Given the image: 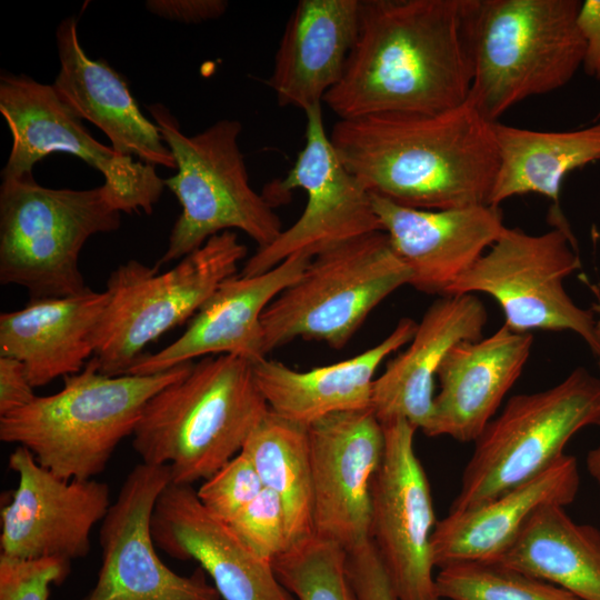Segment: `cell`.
<instances>
[{
    "label": "cell",
    "mask_w": 600,
    "mask_h": 600,
    "mask_svg": "<svg viewBox=\"0 0 600 600\" xmlns=\"http://www.w3.org/2000/svg\"><path fill=\"white\" fill-rule=\"evenodd\" d=\"M60 69L52 83L60 99L82 120L98 127L120 156L177 169L158 126L140 111L124 79L103 59L82 49L77 19H63L56 31Z\"/></svg>",
    "instance_id": "obj_23"
},
{
    "label": "cell",
    "mask_w": 600,
    "mask_h": 600,
    "mask_svg": "<svg viewBox=\"0 0 600 600\" xmlns=\"http://www.w3.org/2000/svg\"><path fill=\"white\" fill-rule=\"evenodd\" d=\"M149 12L186 24L202 23L221 17L228 8L224 0H148Z\"/></svg>",
    "instance_id": "obj_37"
},
{
    "label": "cell",
    "mask_w": 600,
    "mask_h": 600,
    "mask_svg": "<svg viewBox=\"0 0 600 600\" xmlns=\"http://www.w3.org/2000/svg\"><path fill=\"white\" fill-rule=\"evenodd\" d=\"M361 0H300L280 40L268 80L280 107L321 104L346 70L359 30Z\"/></svg>",
    "instance_id": "obj_24"
},
{
    "label": "cell",
    "mask_w": 600,
    "mask_h": 600,
    "mask_svg": "<svg viewBox=\"0 0 600 600\" xmlns=\"http://www.w3.org/2000/svg\"><path fill=\"white\" fill-rule=\"evenodd\" d=\"M228 524L247 547L266 560L272 561L290 547L283 503L267 488Z\"/></svg>",
    "instance_id": "obj_34"
},
{
    "label": "cell",
    "mask_w": 600,
    "mask_h": 600,
    "mask_svg": "<svg viewBox=\"0 0 600 600\" xmlns=\"http://www.w3.org/2000/svg\"><path fill=\"white\" fill-rule=\"evenodd\" d=\"M370 197L382 231L410 270L409 284L429 294L444 296L506 228L500 207L423 210Z\"/></svg>",
    "instance_id": "obj_19"
},
{
    "label": "cell",
    "mask_w": 600,
    "mask_h": 600,
    "mask_svg": "<svg viewBox=\"0 0 600 600\" xmlns=\"http://www.w3.org/2000/svg\"><path fill=\"white\" fill-rule=\"evenodd\" d=\"M410 280V270L383 231L317 254L266 308L261 318L266 356L298 338L343 348L368 314Z\"/></svg>",
    "instance_id": "obj_9"
},
{
    "label": "cell",
    "mask_w": 600,
    "mask_h": 600,
    "mask_svg": "<svg viewBox=\"0 0 600 600\" xmlns=\"http://www.w3.org/2000/svg\"><path fill=\"white\" fill-rule=\"evenodd\" d=\"M599 116H600V112H599Z\"/></svg>",
    "instance_id": "obj_42"
},
{
    "label": "cell",
    "mask_w": 600,
    "mask_h": 600,
    "mask_svg": "<svg viewBox=\"0 0 600 600\" xmlns=\"http://www.w3.org/2000/svg\"><path fill=\"white\" fill-rule=\"evenodd\" d=\"M586 463L589 473L600 487V446L588 453Z\"/></svg>",
    "instance_id": "obj_40"
},
{
    "label": "cell",
    "mask_w": 600,
    "mask_h": 600,
    "mask_svg": "<svg viewBox=\"0 0 600 600\" xmlns=\"http://www.w3.org/2000/svg\"><path fill=\"white\" fill-rule=\"evenodd\" d=\"M487 321L484 304L473 293L442 296L432 302L408 348L373 381L370 408L379 421L406 419L426 433L443 358L461 341L480 340Z\"/></svg>",
    "instance_id": "obj_22"
},
{
    "label": "cell",
    "mask_w": 600,
    "mask_h": 600,
    "mask_svg": "<svg viewBox=\"0 0 600 600\" xmlns=\"http://www.w3.org/2000/svg\"><path fill=\"white\" fill-rule=\"evenodd\" d=\"M436 587L447 600H580L551 582L493 562L446 566L436 576Z\"/></svg>",
    "instance_id": "obj_31"
},
{
    "label": "cell",
    "mask_w": 600,
    "mask_h": 600,
    "mask_svg": "<svg viewBox=\"0 0 600 600\" xmlns=\"http://www.w3.org/2000/svg\"><path fill=\"white\" fill-rule=\"evenodd\" d=\"M193 361L149 376H106L92 358L63 378L57 393L36 397L0 417V440L27 448L63 479L102 473L119 443L132 436L149 399L184 377Z\"/></svg>",
    "instance_id": "obj_4"
},
{
    "label": "cell",
    "mask_w": 600,
    "mask_h": 600,
    "mask_svg": "<svg viewBox=\"0 0 600 600\" xmlns=\"http://www.w3.org/2000/svg\"><path fill=\"white\" fill-rule=\"evenodd\" d=\"M70 570L71 562L62 559L0 554V600H48L51 584H61Z\"/></svg>",
    "instance_id": "obj_35"
},
{
    "label": "cell",
    "mask_w": 600,
    "mask_h": 600,
    "mask_svg": "<svg viewBox=\"0 0 600 600\" xmlns=\"http://www.w3.org/2000/svg\"><path fill=\"white\" fill-rule=\"evenodd\" d=\"M532 344L530 332L503 324L487 338L453 346L437 373L440 390L424 434L474 442L520 377Z\"/></svg>",
    "instance_id": "obj_21"
},
{
    "label": "cell",
    "mask_w": 600,
    "mask_h": 600,
    "mask_svg": "<svg viewBox=\"0 0 600 600\" xmlns=\"http://www.w3.org/2000/svg\"><path fill=\"white\" fill-rule=\"evenodd\" d=\"M464 10L466 0H361L344 73L323 102L340 119L464 103L472 81Z\"/></svg>",
    "instance_id": "obj_1"
},
{
    "label": "cell",
    "mask_w": 600,
    "mask_h": 600,
    "mask_svg": "<svg viewBox=\"0 0 600 600\" xmlns=\"http://www.w3.org/2000/svg\"><path fill=\"white\" fill-rule=\"evenodd\" d=\"M577 26L584 44L582 67L590 77L600 80V0L581 2Z\"/></svg>",
    "instance_id": "obj_39"
},
{
    "label": "cell",
    "mask_w": 600,
    "mask_h": 600,
    "mask_svg": "<svg viewBox=\"0 0 600 600\" xmlns=\"http://www.w3.org/2000/svg\"><path fill=\"white\" fill-rule=\"evenodd\" d=\"M280 583L298 600H354L347 572V551L311 536L292 543L272 561Z\"/></svg>",
    "instance_id": "obj_32"
},
{
    "label": "cell",
    "mask_w": 600,
    "mask_h": 600,
    "mask_svg": "<svg viewBox=\"0 0 600 600\" xmlns=\"http://www.w3.org/2000/svg\"><path fill=\"white\" fill-rule=\"evenodd\" d=\"M579 0H466L472 62L468 100L490 122L566 86L582 67Z\"/></svg>",
    "instance_id": "obj_5"
},
{
    "label": "cell",
    "mask_w": 600,
    "mask_h": 600,
    "mask_svg": "<svg viewBox=\"0 0 600 600\" xmlns=\"http://www.w3.org/2000/svg\"><path fill=\"white\" fill-rule=\"evenodd\" d=\"M311 259L297 254L267 272L226 279L177 340L154 353L142 354L126 374H156L208 354H233L252 363L266 358L262 314Z\"/></svg>",
    "instance_id": "obj_20"
},
{
    "label": "cell",
    "mask_w": 600,
    "mask_h": 600,
    "mask_svg": "<svg viewBox=\"0 0 600 600\" xmlns=\"http://www.w3.org/2000/svg\"><path fill=\"white\" fill-rule=\"evenodd\" d=\"M154 543L178 560H196L223 600H293L272 563L257 556L231 527L213 517L189 484L170 482L151 519Z\"/></svg>",
    "instance_id": "obj_18"
},
{
    "label": "cell",
    "mask_w": 600,
    "mask_h": 600,
    "mask_svg": "<svg viewBox=\"0 0 600 600\" xmlns=\"http://www.w3.org/2000/svg\"><path fill=\"white\" fill-rule=\"evenodd\" d=\"M147 109L174 158L177 173L164 179V184L181 206L168 248L156 266L182 259L229 229L244 232L258 249L273 242L283 230L282 223L273 204L250 186L239 147L240 121L218 120L188 137L162 103Z\"/></svg>",
    "instance_id": "obj_6"
},
{
    "label": "cell",
    "mask_w": 600,
    "mask_h": 600,
    "mask_svg": "<svg viewBox=\"0 0 600 600\" xmlns=\"http://www.w3.org/2000/svg\"><path fill=\"white\" fill-rule=\"evenodd\" d=\"M313 532L349 551L370 540L371 483L383 457L382 423L371 408L308 426Z\"/></svg>",
    "instance_id": "obj_17"
},
{
    "label": "cell",
    "mask_w": 600,
    "mask_h": 600,
    "mask_svg": "<svg viewBox=\"0 0 600 600\" xmlns=\"http://www.w3.org/2000/svg\"><path fill=\"white\" fill-rule=\"evenodd\" d=\"M580 487L578 461L562 454L551 466L498 498L437 521L431 536L439 569L466 561L494 562L513 543L528 519L547 504L566 507Z\"/></svg>",
    "instance_id": "obj_25"
},
{
    "label": "cell",
    "mask_w": 600,
    "mask_h": 600,
    "mask_svg": "<svg viewBox=\"0 0 600 600\" xmlns=\"http://www.w3.org/2000/svg\"><path fill=\"white\" fill-rule=\"evenodd\" d=\"M33 389L22 362L0 356V417L30 403Z\"/></svg>",
    "instance_id": "obj_38"
},
{
    "label": "cell",
    "mask_w": 600,
    "mask_h": 600,
    "mask_svg": "<svg viewBox=\"0 0 600 600\" xmlns=\"http://www.w3.org/2000/svg\"><path fill=\"white\" fill-rule=\"evenodd\" d=\"M240 452L253 464L263 488L282 501L290 546L313 536L308 426L269 409Z\"/></svg>",
    "instance_id": "obj_30"
},
{
    "label": "cell",
    "mask_w": 600,
    "mask_h": 600,
    "mask_svg": "<svg viewBox=\"0 0 600 600\" xmlns=\"http://www.w3.org/2000/svg\"><path fill=\"white\" fill-rule=\"evenodd\" d=\"M171 482L169 466L143 462L126 477L99 530L101 567L82 600H219L203 569L181 576L156 552L151 519L156 502Z\"/></svg>",
    "instance_id": "obj_15"
},
{
    "label": "cell",
    "mask_w": 600,
    "mask_h": 600,
    "mask_svg": "<svg viewBox=\"0 0 600 600\" xmlns=\"http://www.w3.org/2000/svg\"><path fill=\"white\" fill-rule=\"evenodd\" d=\"M121 212L102 186L53 189L33 174L3 179L0 187V283L23 287L30 301L91 290L79 268L87 240L116 231Z\"/></svg>",
    "instance_id": "obj_7"
},
{
    "label": "cell",
    "mask_w": 600,
    "mask_h": 600,
    "mask_svg": "<svg viewBox=\"0 0 600 600\" xmlns=\"http://www.w3.org/2000/svg\"><path fill=\"white\" fill-rule=\"evenodd\" d=\"M551 222L554 228L541 234L506 227L444 296L489 294L510 330L572 331L598 358L593 311L578 307L563 287V280L580 268L573 234L561 212L551 213Z\"/></svg>",
    "instance_id": "obj_11"
},
{
    "label": "cell",
    "mask_w": 600,
    "mask_h": 600,
    "mask_svg": "<svg viewBox=\"0 0 600 600\" xmlns=\"http://www.w3.org/2000/svg\"><path fill=\"white\" fill-rule=\"evenodd\" d=\"M306 143L287 176L262 193L272 204L293 189H302V214L269 246L244 262L242 277L269 271L292 256L317 254L357 237L382 231L370 193L340 161L327 136L321 104L304 110Z\"/></svg>",
    "instance_id": "obj_13"
},
{
    "label": "cell",
    "mask_w": 600,
    "mask_h": 600,
    "mask_svg": "<svg viewBox=\"0 0 600 600\" xmlns=\"http://www.w3.org/2000/svg\"><path fill=\"white\" fill-rule=\"evenodd\" d=\"M493 563L551 582L580 600H600V530L558 504L539 508Z\"/></svg>",
    "instance_id": "obj_29"
},
{
    "label": "cell",
    "mask_w": 600,
    "mask_h": 600,
    "mask_svg": "<svg viewBox=\"0 0 600 600\" xmlns=\"http://www.w3.org/2000/svg\"><path fill=\"white\" fill-rule=\"evenodd\" d=\"M347 572L354 600H398L371 539L347 551Z\"/></svg>",
    "instance_id": "obj_36"
},
{
    "label": "cell",
    "mask_w": 600,
    "mask_h": 600,
    "mask_svg": "<svg viewBox=\"0 0 600 600\" xmlns=\"http://www.w3.org/2000/svg\"><path fill=\"white\" fill-rule=\"evenodd\" d=\"M384 451L371 483L370 539L398 600H441L431 536L437 524L429 481L406 419L382 423Z\"/></svg>",
    "instance_id": "obj_14"
},
{
    "label": "cell",
    "mask_w": 600,
    "mask_h": 600,
    "mask_svg": "<svg viewBox=\"0 0 600 600\" xmlns=\"http://www.w3.org/2000/svg\"><path fill=\"white\" fill-rule=\"evenodd\" d=\"M268 411L251 361L206 357L149 399L132 447L141 462L169 466L172 483L192 486L237 456Z\"/></svg>",
    "instance_id": "obj_3"
},
{
    "label": "cell",
    "mask_w": 600,
    "mask_h": 600,
    "mask_svg": "<svg viewBox=\"0 0 600 600\" xmlns=\"http://www.w3.org/2000/svg\"><path fill=\"white\" fill-rule=\"evenodd\" d=\"M0 113L12 137L2 180L32 174L38 161L52 152H66L103 176L106 196L117 210L152 212L166 187L156 167L120 156L96 140L52 84L26 74L2 73Z\"/></svg>",
    "instance_id": "obj_12"
},
{
    "label": "cell",
    "mask_w": 600,
    "mask_h": 600,
    "mask_svg": "<svg viewBox=\"0 0 600 600\" xmlns=\"http://www.w3.org/2000/svg\"><path fill=\"white\" fill-rule=\"evenodd\" d=\"M590 426H600V379L584 368L547 390L511 397L474 441L449 512L478 508L539 474Z\"/></svg>",
    "instance_id": "obj_10"
},
{
    "label": "cell",
    "mask_w": 600,
    "mask_h": 600,
    "mask_svg": "<svg viewBox=\"0 0 600 600\" xmlns=\"http://www.w3.org/2000/svg\"><path fill=\"white\" fill-rule=\"evenodd\" d=\"M9 468L18 474V486L1 509V554L70 562L84 558L92 528L111 506L109 486L96 479H63L21 446L9 456Z\"/></svg>",
    "instance_id": "obj_16"
},
{
    "label": "cell",
    "mask_w": 600,
    "mask_h": 600,
    "mask_svg": "<svg viewBox=\"0 0 600 600\" xmlns=\"http://www.w3.org/2000/svg\"><path fill=\"white\" fill-rule=\"evenodd\" d=\"M492 124L467 99L434 114L339 119L329 138L369 193L403 207L446 210L488 204L498 169Z\"/></svg>",
    "instance_id": "obj_2"
},
{
    "label": "cell",
    "mask_w": 600,
    "mask_h": 600,
    "mask_svg": "<svg viewBox=\"0 0 600 600\" xmlns=\"http://www.w3.org/2000/svg\"><path fill=\"white\" fill-rule=\"evenodd\" d=\"M591 310L597 312L600 316V300H599L598 303H594L592 306ZM596 337H597V341H598L599 350H600V317H599V319L596 320ZM598 364H599V368H600V351H599V356H598Z\"/></svg>",
    "instance_id": "obj_41"
},
{
    "label": "cell",
    "mask_w": 600,
    "mask_h": 600,
    "mask_svg": "<svg viewBox=\"0 0 600 600\" xmlns=\"http://www.w3.org/2000/svg\"><path fill=\"white\" fill-rule=\"evenodd\" d=\"M417 326L412 319L402 318L374 347L308 371H297L278 360L260 359L253 363L257 384L272 412L304 426L332 413L370 408L378 367L412 340Z\"/></svg>",
    "instance_id": "obj_26"
},
{
    "label": "cell",
    "mask_w": 600,
    "mask_h": 600,
    "mask_svg": "<svg viewBox=\"0 0 600 600\" xmlns=\"http://www.w3.org/2000/svg\"><path fill=\"white\" fill-rule=\"evenodd\" d=\"M107 291L42 299L0 314V356L19 360L33 388L76 374L93 356Z\"/></svg>",
    "instance_id": "obj_27"
},
{
    "label": "cell",
    "mask_w": 600,
    "mask_h": 600,
    "mask_svg": "<svg viewBox=\"0 0 600 600\" xmlns=\"http://www.w3.org/2000/svg\"><path fill=\"white\" fill-rule=\"evenodd\" d=\"M263 489L251 461L241 452L224 463L196 490L201 504L228 523Z\"/></svg>",
    "instance_id": "obj_33"
},
{
    "label": "cell",
    "mask_w": 600,
    "mask_h": 600,
    "mask_svg": "<svg viewBox=\"0 0 600 600\" xmlns=\"http://www.w3.org/2000/svg\"><path fill=\"white\" fill-rule=\"evenodd\" d=\"M247 252L234 232L223 231L164 272L138 260L119 264L107 280L108 302L93 332L99 372L126 374L149 343L194 316L237 274Z\"/></svg>",
    "instance_id": "obj_8"
},
{
    "label": "cell",
    "mask_w": 600,
    "mask_h": 600,
    "mask_svg": "<svg viewBox=\"0 0 600 600\" xmlns=\"http://www.w3.org/2000/svg\"><path fill=\"white\" fill-rule=\"evenodd\" d=\"M498 169L488 204L513 196L538 193L559 208L563 179L600 160V122L566 130L540 131L493 122Z\"/></svg>",
    "instance_id": "obj_28"
}]
</instances>
